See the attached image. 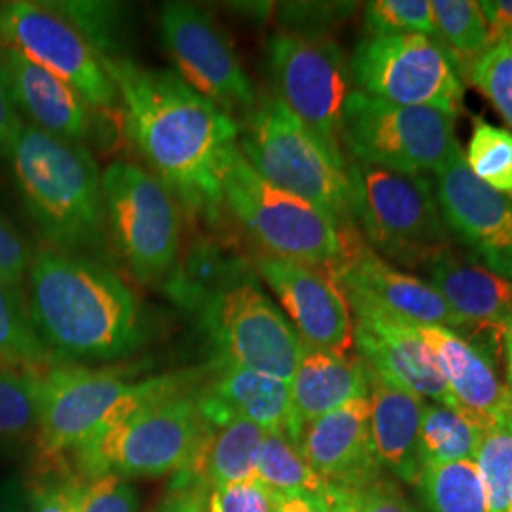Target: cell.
Returning a JSON list of instances; mask_svg holds the SVG:
<instances>
[{
	"instance_id": "cell-1",
	"label": "cell",
	"mask_w": 512,
	"mask_h": 512,
	"mask_svg": "<svg viewBox=\"0 0 512 512\" xmlns=\"http://www.w3.org/2000/svg\"><path fill=\"white\" fill-rule=\"evenodd\" d=\"M131 145L192 215L219 217L222 183L239 152V122L173 71L101 57Z\"/></svg>"
},
{
	"instance_id": "cell-2",
	"label": "cell",
	"mask_w": 512,
	"mask_h": 512,
	"mask_svg": "<svg viewBox=\"0 0 512 512\" xmlns=\"http://www.w3.org/2000/svg\"><path fill=\"white\" fill-rule=\"evenodd\" d=\"M27 310L57 363L112 361L145 340V315L128 283L88 256L42 249L27 272Z\"/></svg>"
},
{
	"instance_id": "cell-3",
	"label": "cell",
	"mask_w": 512,
	"mask_h": 512,
	"mask_svg": "<svg viewBox=\"0 0 512 512\" xmlns=\"http://www.w3.org/2000/svg\"><path fill=\"white\" fill-rule=\"evenodd\" d=\"M8 160L25 211L52 249L76 253L103 243L101 175L88 148L23 124Z\"/></svg>"
},
{
	"instance_id": "cell-4",
	"label": "cell",
	"mask_w": 512,
	"mask_h": 512,
	"mask_svg": "<svg viewBox=\"0 0 512 512\" xmlns=\"http://www.w3.org/2000/svg\"><path fill=\"white\" fill-rule=\"evenodd\" d=\"M190 384L192 376L167 374L145 403L74 452L78 475L93 480L107 473L129 478L184 471L209 431Z\"/></svg>"
},
{
	"instance_id": "cell-5",
	"label": "cell",
	"mask_w": 512,
	"mask_h": 512,
	"mask_svg": "<svg viewBox=\"0 0 512 512\" xmlns=\"http://www.w3.org/2000/svg\"><path fill=\"white\" fill-rule=\"evenodd\" d=\"M351 219L366 245L408 270L427 268L454 247L433 181L374 165L348 164Z\"/></svg>"
},
{
	"instance_id": "cell-6",
	"label": "cell",
	"mask_w": 512,
	"mask_h": 512,
	"mask_svg": "<svg viewBox=\"0 0 512 512\" xmlns=\"http://www.w3.org/2000/svg\"><path fill=\"white\" fill-rule=\"evenodd\" d=\"M239 154L277 188L353 224L348 162L338 160L275 95L258 97L239 122Z\"/></svg>"
},
{
	"instance_id": "cell-7",
	"label": "cell",
	"mask_w": 512,
	"mask_h": 512,
	"mask_svg": "<svg viewBox=\"0 0 512 512\" xmlns=\"http://www.w3.org/2000/svg\"><path fill=\"white\" fill-rule=\"evenodd\" d=\"M222 205L266 255L329 268L342 253L349 226H342L291 192L264 181L236 154L222 183Z\"/></svg>"
},
{
	"instance_id": "cell-8",
	"label": "cell",
	"mask_w": 512,
	"mask_h": 512,
	"mask_svg": "<svg viewBox=\"0 0 512 512\" xmlns=\"http://www.w3.org/2000/svg\"><path fill=\"white\" fill-rule=\"evenodd\" d=\"M342 145L353 162L408 175L437 173L461 148L456 118L446 112L387 103L359 90H351L344 107Z\"/></svg>"
},
{
	"instance_id": "cell-9",
	"label": "cell",
	"mask_w": 512,
	"mask_h": 512,
	"mask_svg": "<svg viewBox=\"0 0 512 512\" xmlns=\"http://www.w3.org/2000/svg\"><path fill=\"white\" fill-rule=\"evenodd\" d=\"M355 90L404 107H427L456 118L465 112V78L437 38L368 35L349 57Z\"/></svg>"
},
{
	"instance_id": "cell-10",
	"label": "cell",
	"mask_w": 512,
	"mask_h": 512,
	"mask_svg": "<svg viewBox=\"0 0 512 512\" xmlns=\"http://www.w3.org/2000/svg\"><path fill=\"white\" fill-rule=\"evenodd\" d=\"M105 215L129 272L141 283H162L181 253V203L156 175L114 162L101 175Z\"/></svg>"
},
{
	"instance_id": "cell-11",
	"label": "cell",
	"mask_w": 512,
	"mask_h": 512,
	"mask_svg": "<svg viewBox=\"0 0 512 512\" xmlns=\"http://www.w3.org/2000/svg\"><path fill=\"white\" fill-rule=\"evenodd\" d=\"M275 97L311 133L346 162L342 114L351 93V71L344 48L329 37L275 33L266 44Z\"/></svg>"
},
{
	"instance_id": "cell-12",
	"label": "cell",
	"mask_w": 512,
	"mask_h": 512,
	"mask_svg": "<svg viewBox=\"0 0 512 512\" xmlns=\"http://www.w3.org/2000/svg\"><path fill=\"white\" fill-rule=\"evenodd\" d=\"M200 313L215 365L239 366L291 384L304 344L251 275L215 294Z\"/></svg>"
},
{
	"instance_id": "cell-13",
	"label": "cell",
	"mask_w": 512,
	"mask_h": 512,
	"mask_svg": "<svg viewBox=\"0 0 512 512\" xmlns=\"http://www.w3.org/2000/svg\"><path fill=\"white\" fill-rule=\"evenodd\" d=\"M0 42L18 50L78 93L92 110H110L118 93L92 44L52 4H0Z\"/></svg>"
},
{
	"instance_id": "cell-14",
	"label": "cell",
	"mask_w": 512,
	"mask_h": 512,
	"mask_svg": "<svg viewBox=\"0 0 512 512\" xmlns=\"http://www.w3.org/2000/svg\"><path fill=\"white\" fill-rule=\"evenodd\" d=\"M165 50L184 82L232 114H247L258 101L253 80L224 31L202 8L188 2H167L160 12Z\"/></svg>"
},
{
	"instance_id": "cell-15",
	"label": "cell",
	"mask_w": 512,
	"mask_h": 512,
	"mask_svg": "<svg viewBox=\"0 0 512 512\" xmlns=\"http://www.w3.org/2000/svg\"><path fill=\"white\" fill-rule=\"evenodd\" d=\"M131 385L116 370L52 366L40 382L37 446L44 469L63 463L67 454L92 440Z\"/></svg>"
},
{
	"instance_id": "cell-16",
	"label": "cell",
	"mask_w": 512,
	"mask_h": 512,
	"mask_svg": "<svg viewBox=\"0 0 512 512\" xmlns=\"http://www.w3.org/2000/svg\"><path fill=\"white\" fill-rule=\"evenodd\" d=\"M329 272L351 308L384 311L412 325L442 327L465 336V325L437 289L376 255L355 226L346 232L344 253Z\"/></svg>"
},
{
	"instance_id": "cell-17",
	"label": "cell",
	"mask_w": 512,
	"mask_h": 512,
	"mask_svg": "<svg viewBox=\"0 0 512 512\" xmlns=\"http://www.w3.org/2000/svg\"><path fill=\"white\" fill-rule=\"evenodd\" d=\"M433 175L440 215L452 239L480 266L512 281V198L473 175L463 148Z\"/></svg>"
},
{
	"instance_id": "cell-18",
	"label": "cell",
	"mask_w": 512,
	"mask_h": 512,
	"mask_svg": "<svg viewBox=\"0 0 512 512\" xmlns=\"http://www.w3.org/2000/svg\"><path fill=\"white\" fill-rule=\"evenodd\" d=\"M255 268L287 311L304 346L351 351L353 315L329 268L270 255L258 256Z\"/></svg>"
},
{
	"instance_id": "cell-19",
	"label": "cell",
	"mask_w": 512,
	"mask_h": 512,
	"mask_svg": "<svg viewBox=\"0 0 512 512\" xmlns=\"http://www.w3.org/2000/svg\"><path fill=\"white\" fill-rule=\"evenodd\" d=\"M298 448L315 475L330 488L359 492L378 480L380 463L370 439L368 397L308 423Z\"/></svg>"
},
{
	"instance_id": "cell-20",
	"label": "cell",
	"mask_w": 512,
	"mask_h": 512,
	"mask_svg": "<svg viewBox=\"0 0 512 512\" xmlns=\"http://www.w3.org/2000/svg\"><path fill=\"white\" fill-rule=\"evenodd\" d=\"M353 346L370 370L435 404L454 408L448 387L414 325L372 308H351Z\"/></svg>"
},
{
	"instance_id": "cell-21",
	"label": "cell",
	"mask_w": 512,
	"mask_h": 512,
	"mask_svg": "<svg viewBox=\"0 0 512 512\" xmlns=\"http://www.w3.org/2000/svg\"><path fill=\"white\" fill-rule=\"evenodd\" d=\"M425 272L465 325V340L484 353L488 338L503 340L512 321V281L486 270L473 258L452 249L435 258Z\"/></svg>"
},
{
	"instance_id": "cell-22",
	"label": "cell",
	"mask_w": 512,
	"mask_h": 512,
	"mask_svg": "<svg viewBox=\"0 0 512 512\" xmlns=\"http://www.w3.org/2000/svg\"><path fill=\"white\" fill-rule=\"evenodd\" d=\"M433 365L448 387L454 410L480 431L503 427L505 385L486 353L452 330L414 325Z\"/></svg>"
},
{
	"instance_id": "cell-23",
	"label": "cell",
	"mask_w": 512,
	"mask_h": 512,
	"mask_svg": "<svg viewBox=\"0 0 512 512\" xmlns=\"http://www.w3.org/2000/svg\"><path fill=\"white\" fill-rule=\"evenodd\" d=\"M198 406L207 425L251 421L266 433H283L298 446L291 387L274 376L239 366L215 365V376L198 391Z\"/></svg>"
},
{
	"instance_id": "cell-24",
	"label": "cell",
	"mask_w": 512,
	"mask_h": 512,
	"mask_svg": "<svg viewBox=\"0 0 512 512\" xmlns=\"http://www.w3.org/2000/svg\"><path fill=\"white\" fill-rule=\"evenodd\" d=\"M0 74L12 103L35 128L69 143H82L92 114L84 99L55 74L0 42Z\"/></svg>"
},
{
	"instance_id": "cell-25",
	"label": "cell",
	"mask_w": 512,
	"mask_h": 512,
	"mask_svg": "<svg viewBox=\"0 0 512 512\" xmlns=\"http://www.w3.org/2000/svg\"><path fill=\"white\" fill-rule=\"evenodd\" d=\"M370 376V439L378 463L406 482H420L418 458L425 399L368 368Z\"/></svg>"
},
{
	"instance_id": "cell-26",
	"label": "cell",
	"mask_w": 512,
	"mask_h": 512,
	"mask_svg": "<svg viewBox=\"0 0 512 512\" xmlns=\"http://www.w3.org/2000/svg\"><path fill=\"white\" fill-rule=\"evenodd\" d=\"M289 387L294 425L302 435L304 427L311 421L357 399H366L370 376L361 357L304 346Z\"/></svg>"
},
{
	"instance_id": "cell-27",
	"label": "cell",
	"mask_w": 512,
	"mask_h": 512,
	"mask_svg": "<svg viewBox=\"0 0 512 512\" xmlns=\"http://www.w3.org/2000/svg\"><path fill=\"white\" fill-rule=\"evenodd\" d=\"M266 431L255 423L230 420L209 425L192 463L175 475V488L196 486L207 494L222 486L256 480V459Z\"/></svg>"
},
{
	"instance_id": "cell-28",
	"label": "cell",
	"mask_w": 512,
	"mask_h": 512,
	"mask_svg": "<svg viewBox=\"0 0 512 512\" xmlns=\"http://www.w3.org/2000/svg\"><path fill=\"white\" fill-rule=\"evenodd\" d=\"M245 277L249 274L238 256H230L219 245L203 241L192 247L183 264H175L165 283L167 293L177 304L200 311L215 294Z\"/></svg>"
},
{
	"instance_id": "cell-29",
	"label": "cell",
	"mask_w": 512,
	"mask_h": 512,
	"mask_svg": "<svg viewBox=\"0 0 512 512\" xmlns=\"http://www.w3.org/2000/svg\"><path fill=\"white\" fill-rule=\"evenodd\" d=\"M55 365L31 323L21 289L0 281V366L44 376Z\"/></svg>"
},
{
	"instance_id": "cell-30",
	"label": "cell",
	"mask_w": 512,
	"mask_h": 512,
	"mask_svg": "<svg viewBox=\"0 0 512 512\" xmlns=\"http://www.w3.org/2000/svg\"><path fill=\"white\" fill-rule=\"evenodd\" d=\"M484 431L461 416L458 410L427 404L421 418L418 458L421 467H435L456 461H475Z\"/></svg>"
},
{
	"instance_id": "cell-31",
	"label": "cell",
	"mask_w": 512,
	"mask_h": 512,
	"mask_svg": "<svg viewBox=\"0 0 512 512\" xmlns=\"http://www.w3.org/2000/svg\"><path fill=\"white\" fill-rule=\"evenodd\" d=\"M437 40L458 63L465 78L471 63L492 44L478 0H431Z\"/></svg>"
},
{
	"instance_id": "cell-32",
	"label": "cell",
	"mask_w": 512,
	"mask_h": 512,
	"mask_svg": "<svg viewBox=\"0 0 512 512\" xmlns=\"http://www.w3.org/2000/svg\"><path fill=\"white\" fill-rule=\"evenodd\" d=\"M256 480L279 495H323L327 484L283 433H266L256 459Z\"/></svg>"
},
{
	"instance_id": "cell-33",
	"label": "cell",
	"mask_w": 512,
	"mask_h": 512,
	"mask_svg": "<svg viewBox=\"0 0 512 512\" xmlns=\"http://www.w3.org/2000/svg\"><path fill=\"white\" fill-rule=\"evenodd\" d=\"M420 486L431 512H490L482 478L471 459L425 467Z\"/></svg>"
},
{
	"instance_id": "cell-34",
	"label": "cell",
	"mask_w": 512,
	"mask_h": 512,
	"mask_svg": "<svg viewBox=\"0 0 512 512\" xmlns=\"http://www.w3.org/2000/svg\"><path fill=\"white\" fill-rule=\"evenodd\" d=\"M42 376L0 366V448L37 439Z\"/></svg>"
},
{
	"instance_id": "cell-35",
	"label": "cell",
	"mask_w": 512,
	"mask_h": 512,
	"mask_svg": "<svg viewBox=\"0 0 512 512\" xmlns=\"http://www.w3.org/2000/svg\"><path fill=\"white\" fill-rule=\"evenodd\" d=\"M465 162L482 183L512 198V133L473 116Z\"/></svg>"
},
{
	"instance_id": "cell-36",
	"label": "cell",
	"mask_w": 512,
	"mask_h": 512,
	"mask_svg": "<svg viewBox=\"0 0 512 512\" xmlns=\"http://www.w3.org/2000/svg\"><path fill=\"white\" fill-rule=\"evenodd\" d=\"M490 512H507L512 497V431L495 427L484 431L475 458Z\"/></svg>"
},
{
	"instance_id": "cell-37",
	"label": "cell",
	"mask_w": 512,
	"mask_h": 512,
	"mask_svg": "<svg viewBox=\"0 0 512 512\" xmlns=\"http://www.w3.org/2000/svg\"><path fill=\"white\" fill-rule=\"evenodd\" d=\"M368 35H425L437 38L431 0H372L363 8Z\"/></svg>"
},
{
	"instance_id": "cell-38",
	"label": "cell",
	"mask_w": 512,
	"mask_h": 512,
	"mask_svg": "<svg viewBox=\"0 0 512 512\" xmlns=\"http://www.w3.org/2000/svg\"><path fill=\"white\" fill-rule=\"evenodd\" d=\"M484 93L512 129V42H499L471 63L465 80Z\"/></svg>"
},
{
	"instance_id": "cell-39",
	"label": "cell",
	"mask_w": 512,
	"mask_h": 512,
	"mask_svg": "<svg viewBox=\"0 0 512 512\" xmlns=\"http://www.w3.org/2000/svg\"><path fill=\"white\" fill-rule=\"evenodd\" d=\"M357 6L355 2H289L281 6V21L285 33L327 37V31L346 21Z\"/></svg>"
},
{
	"instance_id": "cell-40",
	"label": "cell",
	"mask_w": 512,
	"mask_h": 512,
	"mask_svg": "<svg viewBox=\"0 0 512 512\" xmlns=\"http://www.w3.org/2000/svg\"><path fill=\"white\" fill-rule=\"evenodd\" d=\"M139 497L126 476L107 473L82 486L78 512H137Z\"/></svg>"
},
{
	"instance_id": "cell-41",
	"label": "cell",
	"mask_w": 512,
	"mask_h": 512,
	"mask_svg": "<svg viewBox=\"0 0 512 512\" xmlns=\"http://www.w3.org/2000/svg\"><path fill=\"white\" fill-rule=\"evenodd\" d=\"M57 467L46 469V476L29 490L31 512H78L84 484L74 476L59 473Z\"/></svg>"
},
{
	"instance_id": "cell-42",
	"label": "cell",
	"mask_w": 512,
	"mask_h": 512,
	"mask_svg": "<svg viewBox=\"0 0 512 512\" xmlns=\"http://www.w3.org/2000/svg\"><path fill=\"white\" fill-rule=\"evenodd\" d=\"M277 494L258 480L222 486L209 492V512H275Z\"/></svg>"
},
{
	"instance_id": "cell-43",
	"label": "cell",
	"mask_w": 512,
	"mask_h": 512,
	"mask_svg": "<svg viewBox=\"0 0 512 512\" xmlns=\"http://www.w3.org/2000/svg\"><path fill=\"white\" fill-rule=\"evenodd\" d=\"M33 253L18 230L0 217V281L21 289V281L27 277Z\"/></svg>"
},
{
	"instance_id": "cell-44",
	"label": "cell",
	"mask_w": 512,
	"mask_h": 512,
	"mask_svg": "<svg viewBox=\"0 0 512 512\" xmlns=\"http://www.w3.org/2000/svg\"><path fill=\"white\" fill-rule=\"evenodd\" d=\"M353 501L359 512H412L397 486L380 478L353 492Z\"/></svg>"
},
{
	"instance_id": "cell-45",
	"label": "cell",
	"mask_w": 512,
	"mask_h": 512,
	"mask_svg": "<svg viewBox=\"0 0 512 512\" xmlns=\"http://www.w3.org/2000/svg\"><path fill=\"white\" fill-rule=\"evenodd\" d=\"M488 25L490 44L512 42V0L478 2Z\"/></svg>"
},
{
	"instance_id": "cell-46",
	"label": "cell",
	"mask_w": 512,
	"mask_h": 512,
	"mask_svg": "<svg viewBox=\"0 0 512 512\" xmlns=\"http://www.w3.org/2000/svg\"><path fill=\"white\" fill-rule=\"evenodd\" d=\"M23 126L18 110L12 103V97L6 90V84L0 74V158H8L12 145L18 137L19 129Z\"/></svg>"
},
{
	"instance_id": "cell-47",
	"label": "cell",
	"mask_w": 512,
	"mask_h": 512,
	"mask_svg": "<svg viewBox=\"0 0 512 512\" xmlns=\"http://www.w3.org/2000/svg\"><path fill=\"white\" fill-rule=\"evenodd\" d=\"M162 512H209V494L196 486L175 488Z\"/></svg>"
},
{
	"instance_id": "cell-48",
	"label": "cell",
	"mask_w": 512,
	"mask_h": 512,
	"mask_svg": "<svg viewBox=\"0 0 512 512\" xmlns=\"http://www.w3.org/2000/svg\"><path fill=\"white\" fill-rule=\"evenodd\" d=\"M0 512H31L29 490L18 478L0 482Z\"/></svg>"
},
{
	"instance_id": "cell-49",
	"label": "cell",
	"mask_w": 512,
	"mask_h": 512,
	"mask_svg": "<svg viewBox=\"0 0 512 512\" xmlns=\"http://www.w3.org/2000/svg\"><path fill=\"white\" fill-rule=\"evenodd\" d=\"M275 512H329L325 494H277Z\"/></svg>"
},
{
	"instance_id": "cell-50",
	"label": "cell",
	"mask_w": 512,
	"mask_h": 512,
	"mask_svg": "<svg viewBox=\"0 0 512 512\" xmlns=\"http://www.w3.org/2000/svg\"><path fill=\"white\" fill-rule=\"evenodd\" d=\"M325 499H327L329 512H359L355 507V501H353V492H344V490H336V488L327 486Z\"/></svg>"
},
{
	"instance_id": "cell-51",
	"label": "cell",
	"mask_w": 512,
	"mask_h": 512,
	"mask_svg": "<svg viewBox=\"0 0 512 512\" xmlns=\"http://www.w3.org/2000/svg\"><path fill=\"white\" fill-rule=\"evenodd\" d=\"M501 344H503L505 363H507V382H511L512 384V321L505 327Z\"/></svg>"
},
{
	"instance_id": "cell-52",
	"label": "cell",
	"mask_w": 512,
	"mask_h": 512,
	"mask_svg": "<svg viewBox=\"0 0 512 512\" xmlns=\"http://www.w3.org/2000/svg\"><path fill=\"white\" fill-rule=\"evenodd\" d=\"M503 427L512 431V384L505 385V404H503Z\"/></svg>"
},
{
	"instance_id": "cell-53",
	"label": "cell",
	"mask_w": 512,
	"mask_h": 512,
	"mask_svg": "<svg viewBox=\"0 0 512 512\" xmlns=\"http://www.w3.org/2000/svg\"><path fill=\"white\" fill-rule=\"evenodd\" d=\"M507 512H512V497L511 501H509V509H507Z\"/></svg>"
}]
</instances>
